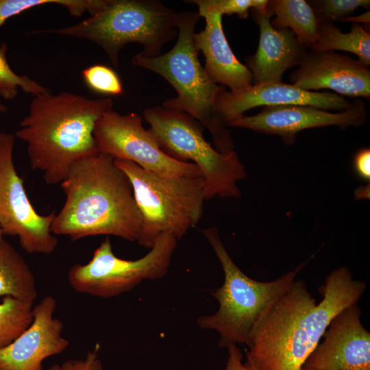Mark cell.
<instances>
[{"label": "cell", "mask_w": 370, "mask_h": 370, "mask_svg": "<svg viewBox=\"0 0 370 370\" xmlns=\"http://www.w3.org/2000/svg\"><path fill=\"white\" fill-rule=\"evenodd\" d=\"M33 303L7 296L0 303V349L16 339L32 323Z\"/></svg>", "instance_id": "7402d4cb"}, {"label": "cell", "mask_w": 370, "mask_h": 370, "mask_svg": "<svg viewBox=\"0 0 370 370\" xmlns=\"http://www.w3.org/2000/svg\"><path fill=\"white\" fill-rule=\"evenodd\" d=\"M228 357L225 367L219 370H251L242 362L243 354L236 345L227 347Z\"/></svg>", "instance_id": "f546056e"}, {"label": "cell", "mask_w": 370, "mask_h": 370, "mask_svg": "<svg viewBox=\"0 0 370 370\" xmlns=\"http://www.w3.org/2000/svg\"><path fill=\"white\" fill-rule=\"evenodd\" d=\"M289 78L292 84L307 91L330 89L343 97H370L368 66L334 51H306Z\"/></svg>", "instance_id": "5bb4252c"}, {"label": "cell", "mask_w": 370, "mask_h": 370, "mask_svg": "<svg viewBox=\"0 0 370 370\" xmlns=\"http://www.w3.org/2000/svg\"><path fill=\"white\" fill-rule=\"evenodd\" d=\"M129 178L141 216L138 243L151 248L163 233L181 240L204 212L202 177H169L145 170L131 161L114 159Z\"/></svg>", "instance_id": "52a82bcc"}, {"label": "cell", "mask_w": 370, "mask_h": 370, "mask_svg": "<svg viewBox=\"0 0 370 370\" xmlns=\"http://www.w3.org/2000/svg\"><path fill=\"white\" fill-rule=\"evenodd\" d=\"M8 47L5 42L0 46V95L6 100H12L18 94V88L35 97L49 91L27 75H18L10 68L6 58Z\"/></svg>", "instance_id": "cb8c5ba5"}, {"label": "cell", "mask_w": 370, "mask_h": 370, "mask_svg": "<svg viewBox=\"0 0 370 370\" xmlns=\"http://www.w3.org/2000/svg\"><path fill=\"white\" fill-rule=\"evenodd\" d=\"M316 51H345L354 53L367 66L370 64V32L366 27L354 23L348 33H343L333 23L321 22Z\"/></svg>", "instance_id": "44dd1931"}, {"label": "cell", "mask_w": 370, "mask_h": 370, "mask_svg": "<svg viewBox=\"0 0 370 370\" xmlns=\"http://www.w3.org/2000/svg\"><path fill=\"white\" fill-rule=\"evenodd\" d=\"M14 139L0 132V228L3 235L18 237L27 253L49 254L58 244L51 232L56 212L40 214L29 199L13 160Z\"/></svg>", "instance_id": "30bf717a"}, {"label": "cell", "mask_w": 370, "mask_h": 370, "mask_svg": "<svg viewBox=\"0 0 370 370\" xmlns=\"http://www.w3.org/2000/svg\"><path fill=\"white\" fill-rule=\"evenodd\" d=\"M56 299L43 297L32 309L30 325L12 343L0 349V370H42L43 361L69 345L62 336L63 323L54 317Z\"/></svg>", "instance_id": "2e32d148"}, {"label": "cell", "mask_w": 370, "mask_h": 370, "mask_svg": "<svg viewBox=\"0 0 370 370\" xmlns=\"http://www.w3.org/2000/svg\"><path fill=\"white\" fill-rule=\"evenodd\" d=\"M112 104L67 91L34 97L14 134L27 143L32 169L47 184H60L77 162L99 151L94 128Z\"/></svg>", "instance_id": "3957f363"}, {"label": "cell", "mask_w": 370, "mask_h": 370, "mask_svg": "<svg viewBox=\"0 0 370 370\" xmlns=\"http://www.w3.org/2000/svg\"><path fill=\"white\" fill-rule=\"evenodd\" d=\"M199 17L195 12L177 13V39L173 48L156 57L138 53L132 62L162 76L175 90L177 97L165 100L162 106L193 117L209 131L214 148L229 153L234 151V144L230 130L215 111L217 96L222 86L214 83L207 74L194 42L195 28Z\"/></svg>", "instance_id": "277c9868"}, {"label": "cell", "mask_w": 370, "mask_h": 370, "mask_svg": "<svg viewBox=\"0 0 370 370\" xmlns=\"http://www.w3.org/2000/svg\"><path fill=\"white\" fill-rule=\"evenodd\" d=\"M301 370H309V369H306L302 367V368L301 369Z\"/></svg>", "instance_id": "e575fe53"}, {"label": "cell", "mask_w": 370, "mask_h": 370, "mask_svg": "<svg viewBox=\"0 0 370 370\" xmlns=\"http://www.w3.org/2000/svg\"><path fill=\"white\" fill-rule=\"evenodd\" d=\"M251 12L260 29L257 51L245 58L252 84L280 82L285 71L299 65L306 48L291 29L272 26L268 5Z\"/></svg>", "instance_id": "e0dca14e"}, {"label": "cell", "mask_w": 370, "mask_h": 370, "mask_svg": "<svg viewBox=\"0 0 370 370\" xmlns=\"http://www.w3.org/2000/svg\"><path fill=\"white\" fill-rule=\"evenodd\" d=\"M82 75L86 85L98 93L117 96L123 92L121 81L117 73L111 68L94 64L84 69Z\"/></svg>", "instance_id": "484cf974"}, {"label": "cell", "mask_w": 370, "mask_h": 370, "mask_svg": "<svg viewBox=\"0 0 370 370\" xmlns=\"http://www.w3.org/2000/svg\"><path fill=\"white\" fill-rule=\"evenodd\" d=\"M202 233L221 264L224 281L212 293L219 303L217 311L200 317L197 325L204 330H215L219 335L221 347L238 343L248 347L252 331L263 313L291 286L306 262L274 280L257 281L245 274L235 264L216 227L206 228Z\"/></svg>", "instance_id": "8992f818"}, {"label": "cell", "mask_w": 370, "mask_h": 370, "mask_svg": "<svg viewBox=\"0 0 370 370\" xmlns=\"http://www.w3.org/2000/svg\"><path fill=\"white\" fill-rule=\"evenodd\" d=\"M177 240L169 233L161 234L143 257L125 260L113 252L106 238L86 264H75L69 269L67 279L77 293L110 298L130 291L143 280L164 276L177 246Z\"/></svg>", "instance_id": "9c48e42d"}, {"label": "cell", "mask_w": 370, "mask_h": 370, "mask_svg": "<svg viewBox=\"0 0 370 370\" xmlns=\"http://www.w3.org/2000/svg\"><path fill=\"white\" fill-rule=\"evenodd\" d=\"M268 10L275 18L271 21L277 29H289L306 49H312L318 40L321 21L311 5L304 0H272Z\"/></svg>", "instance_id": "d6986e66"}, {"label": "cell", "mask_w": 370, "mask_h": 370, "mask_svg": "<svg viewBox=\"0 0 370 370\" xmlns=\"http://www.w3.org/2000/svg\"><path fill=\"white\" fill-rule=\"evenodd\" d=\"M33 303L38 292L34 275L21 254L7 241L0 242V297Z\"/></svg>", "instance_id": "ffe728a7"}, {"label": "cell", "mask_w": 370, "mask_h": 370, "mask_svg": "<svg viewBox=\"0 0 370 370\" xmlns=\"http://www.w3.org/2000/svg\"><path fill=\"white\" fill-rule=\"evenodd\" d=\"M358 303L342 310L304 364L309 370H370V332L360 321Z\"/></svg>", "instance_id": "4fadbf2b"}, {"label": "cell", "mask_w": 370, "mask_h": 370, "mask_svg": "<svg viewBox=\"0 0 370 370\" xmlns=\"http://www.w3.org/2000/svg\"><path fill=\"white\" fill-rule=\"evenodd\" d=\"M344 21H350V22H352L353 23H369L370 22V12H369V10H368L367 12L363 13V14H361L360 15H358V16H348L347 18H345L344 20Z\"/></svg>", "instance_id": "4dcf8cb0"}, {"label": "cell", "mask_w": 370, "mask_h": 370, "mask_svg": "<svg viewBox=\"0 0 370 370\" xmlns=\"http://www.w3.org/2000/svg\"><path fill=\"white\" fill-rule=\"evenodd\" d=\"M177 33V13L160 1L105 0L90 17L75 25L29 34H56L90 40L117 67L120 51L127 44L138 42L143 47L139 54L156 57Z\"/></svg>", "instance_id": "5b68a950"}, {"label": "cell", "mask_w": 370, "mask_h": 370, "mask_svg": "<svg viewBox=\"0 0 370 370\" xmlns=\"http://www.w3.org/2000/svg\"><path fill=\"white\" fill-rule=\"evenodd\" d=\"M354 167L357 175L365 181L370 180V149L362 148L358 150L354 158Z\"/></svg>", "instance_id": "f1b7e54d"}, {"label": "cell", "mask_w": 370, "mask_h": 370, "mask_svg": "<svg viewBox=\"0 0 370 370\" xmlns=\"http://www.w3.org/2000/svg\"><path fill=\"white\" fill-rule=\"evenodd\" d=\"M366 287L341 267L318 289L323 299L317 304L306 284L295 280L254 327L244 365L251 370H301L332 319L358 303Z\"/></svg>", "instance_id": "6da1fadb"}, {"label": "cell", "mask_w": 370, "mask_h": 370, "mask_svg": "<svg viewBox=\"0 0 370 370\" xmlns=\"http://www.w3.org/2000/svg\"><path fill=\"white\" fill-rule=\"evenodd\" d=\"M7 110V106L0 101V113H5Z\"/></svg>", "instance_id": "d6a6232c"}, {"label": "cell", "mask_w": 370, "mask_h": 370, "mask_svg": "<svg viewBox=\"0 0 370 370\" xmlns=\"http://www.w3.org/2000/svg\"><path fill=\"white\" fill-rule=\"evenodd\" d=\"M355 197L357 199H369V184L360 186L355 190Z\"/></svg>", "instance_id": "1f68e13d"}, {"label": "cell", "mask_w": 370, "mask_h": 370, "mask_svg": "<svg viewBox=\"0 0 370 370\" xmlns=\"http://www.w3.org/2000/svg\"><path fill=\"white\" fill-rule=\"evenodd\" d=\"M93 136L100 151L114 159L131 161L143 169L169 177H202L198 166L167 155L154 133L136 113L121 114L112 109L97 121Z\"/></svg>", "instance_id": "8fae6325"}, {"label": "cell", "mask_w": 370, "mask_h": 370, "mask_svg": "<svg viewBox=\"0 0 370 370\" xmlns=\"http://www.w3.org/2000/svg\"><path fill=\"white\" fill-rule=\"evenodd\" d=\"M49 4L60 5L69 14L81 16L88 11L92 14L99 6V0H0V27L10 18L29 9Z\"/></svg>", "instance_id": "603a6c76"}, {"label": "cell", "mask_w": 370, "mask_h": 370, "mask_svg": "<svg viewBox=\"0 0 370 370\" xmlns=\"http://www.w3.org/2000/svg\"><path fill=\"white\" fill-rule=\"evenodd\" d=\"M198 7L200 16L209 14H237L241 18L248 16L251 9L262 10L268 5L267 0H192L186 1Z\"/></svg>", "instance_id": "d4e9b609"}, {"label": "cell", "mask_w": 370, "mask_h": 370, "mask_svg": "<svg viewBox=\"0 0 370 370\" xmlns=\"http://www.w3.org/2000/svg\"><path fill=\"white\" fill-rule=\"evenodd\" d=\"M65 202L51 232L72 241L98 235L137 241L141 216L131 182L111 156L98 151L77 162L60 184Z\"/></svg>", "instance_id": "7a4b0ae2"}, {"label": "cell", "mask_w": 370, "mask_h": 370, "mask_svg": "<svg viewBox=\"0 0 370 370\" xmlns=\"http://www.w3.org/2000/svg\"><path fill=\"white\" fill-rule=\"evenodd\" d=\"M143 114L167 155L198 166L205 200L241 197L237 183L247 172L235 151H217L204 138V127L184 112L162 106L147 108Z\"/></svg>", "instance_id": "ba28073f"}, {"label": "cell", "mask_w": 370, "mask_h": 370, "mask_svg": "<svg viewBox=\"0 0 370 370\" xmlns=\"http://www.w3.org/2000/svg\"><path fill=\"white\" fill-rule=\"evenodd\" d=\"M367 119L365 103L361 100H356L347 109L336 112L304 105L265 106L258 114H242L227 126L277 135L289 145L295 141L296 135L300 131L325 126H337L346 130L349 127L362 126Z\"/></svg>", "instance_id": "7c38bea8"}, {"label": "cell", "mask_w": 370, "mask_h": 370, "mask_svg": "<svg viewBox=\"0 0 370 370\" xmlns=\"http://www.w3.org/2000/svg\"><path fill=\"white\" fill-rule=\"evenodd\" d=\"M205 28L193 35L199 52L205 58L204 66L216 84L227 86L234 93L242 92L252 85V75L247 66L240 62L228 44L222 27V16H204Z\"/></svg>", "instance_id": "ac0fdd59"}, {"label": "cell", "mask_w": 370, "mask_h": 370, "mask_svg": "<svg viewBox=\"0 0 370 370\" xmlns=\"http://www.w3.org/2000/svg\"><path fill=\"white\" fill-rule=\"evenodd\" d=\"M352 103L336 93L307 91L292 84L280 82L252 84L237 93L227 91L222 86L217 96L215 111L219 119L227 126L247 110L258 106L304 105L340 112L347 109Z\"/></svg>", "instance_id": "9a60e30c"}, {"label": "cell", "mask_w": 370, "mask_h": 370, "mask_svg": "<svg viewBox=\"0 0 370 370\" xmlns=\"http://www.w3.org/2000/svg\"><path fill=\"white\" fill-rule=\"evenodd\" d=\"M99 345L87 353L82 359H71L54 364L47 370H104L99 356Z\"/></svg>", "instance_id": "83f0119b"}, {"label": "cell", "mask_w": 370, "mask_h": 370, "mask_svg": "<svg viewBox=\"0 0 370 370\" xmlns=\"http://www.w3.org/2000/svg\"><path fill=\"white\" fill-rule=\"evenodd\" d=\"M321 22L333 23L350 16L359 7L369 8V0H315L308 1Z\"/></svg>", "instance_id": "4316f807"}, {"label": "cell", "mask_w": 370, "mask_h": 370, "mask_svg": "<svg viewBox=\"0 0 370 370\" xmlns=\"http://www.w3.org/2000/svg\"><path fill=\"white\" fill-rule=\"evenodd\" d=\"M3 234L0 228V242L3 239Z\"/></svg>", "instance_id": "836d02e7"}]
</instances>
